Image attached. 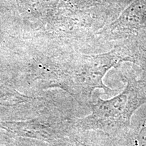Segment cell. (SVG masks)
Here are the masks:
<instances>
[{"label":"cell","instance_id":"1","mask_svg":"<svg viewBox=\"0 0 146 146\" xmlns=\"http://www.w3.org/2000/svg\"><path fill=\"white\" fill-rule=\"evenodd\" d=\"M145 102L135 82L128 80L123 92L112 99L91 103V113L78 121V125L87 129L112 130L129 127L135 111Z\"/></svg>","mask_w":146,"mask_h":146},{"label":"cell","instance_id":"2","mask_svg":"<svg viewBox=\"0 0 146 146\" xmlns=\"http://www.w3.org/2000/svg\"><path fill=\"white\" fill-rule=\"evenodd\" d=\"M126 60L127 56L117 50L84 56L81 62L69 72V92L76 100L83 101H89L96 89H103L108 94L112 89L104 84V76L114 66Z\"/></svg>","mask_w":146,"mask_h":146},{"label":"cell","instance_id":"3","mask_svg":"<svg viewBox=\"0 0 146 146\" xmlns=\"http://www.w3.org/2000/svg\"><path fill=\"white\" fill-rule=\"evenodd\" d=\"M146 14V0H135L110 25L112 30H127L137 26Z\"/></svg>","mask_w":146,"mask_h":146},{"label":"cell","instance_id":"4","mask_svg":"<svg viewBox=\"0 0 146 146\" xmlns=\"http://www.w3.org/2000/svg\"><path fill=\"white\" fill-rule=\"evenodd\" d=\"M137 146H146V125L140 129L136 138Z\"/></svg>","mask_w":146,"mask_h":146}]
</instances>
